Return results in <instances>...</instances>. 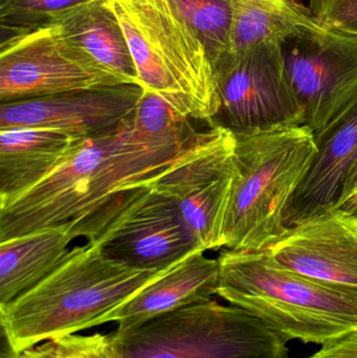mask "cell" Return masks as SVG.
<instances>
[{
    "label": "cell",
    "instance_id": "obj_10",
    "mask_svg": "<svg viewBox=\"0 0 357 358\" xmlns=\"http://www.w3.org/2000/svg\"><path fill=\"white\" fill-rule=\"evenodd\" d=\"M214 73L220 105L211 126L236 134L304 125L303 107L289 83L281 43L228 52L214 64Z\"/></svg>",
    "mask_w": 357,
    "mask_h": 358
},
{
    "label": "cell",
    "instance_id": "obj_17",
    "mask_svg": "<svg viewBox=\"0 0 357 358\" xmlns=\"http://www.w3.org/2000/svg\"><path fill=\"white\" fill-rule=\"evenodd\" d=\"M71 225L46 227L0 242V305L48 277L68 254Z\"/></svg>",
    "mask_w": 357,
    "mask_h": 358
},
{
    "label": "cell",
    "instance_id": "obj_12",
    "mask_svg": "<svg viewBox=\"0 0 357 358\" xmlns=\"http://www.w3.org/2000/svg\"><path fill=\"white\" fill-rule=\"evenodd\" d=\"M143 92L142 86L124 84L1 103L0 131L38 128L89 138L133 115Z\"/></svg>",
    "mask_w": 357,
    "mask_h": 358
},
{
    "label": "cell",
    "instance_id": "obj_7",
    "mask_svg": "<svg viewBox=\"0 0 357 358\" xmlns=\"http://www.w3.org/2000/svg\"><path fill=\"white\" fill-rule=\"evenodd\" d=\"M69 225L71 239L85 238L134 268L161 271L201 248L174 200L153 183L119 192Z\"/></svg>",
    "mask_w": 357,
    "mask_h": 358
},
{
    "label": "cell",
    "instance_id": "obj_2",
    "mask_svg": "<svg viewBox=\"0 0 357 358\" xmlns=\"http://www.w3.org/2000/svg\"><path fill=\"white\" fill-rule=\"evenodd\" d=\"M167 268H134L108 258L96 244L86 241L71 248L62 262L31 289L0 305V328L18 353L50 338L89 329L92 322Z\"/></svg>",
    "mask_w": 357,
    "mask_h": 358
},
{
    "label": "cell",
    "instance_id": "obj_21",
    "mask_svg": "<svg viewBox=\"0 0 357 358\" xmlns=\"http://www.w3.org/2000/svg\"><path fill=\"white\" fill-rule=\"evenodd\" d=\"M133 115V127L142 138L154 142L189 143L198 136L190 117L176 110L161 94L143 88Z\"/></svg>",
    "mask_w": 357,
    "mask_h": 358
},
{
    "label": "cell",
    "instance_id": "obj_13",
    "mask_svg": "<svg viewBox=\"0 0 357 358\" xmlns=\"http://www.w3.org/2000/svg\"><path fill=\"white\" fill-rule=\"evenodd\" d=\"M263 252L293 273L357 288V220L333 206L289 225Z\"/></svg>",
    "mask_w": 357,
    "mask_h": 358
},
{
    "label": "cell",
    "instance_id": "obj_1",
    "mask_svg": "<svg viewBox=\"0 0 357 358\" xmlns=\"http://www.w3.org/2000/svg\"><path fill=\"white\" fill-rule=\"evenodd\" d=\"M132 119L133 115L117 127L87 138L50 176L0 206V242L46 227L71 224L119 192L154 183L196 140H145L136 134Z\"/></svg>",
    "mask_w": 357,
    "mask_h": 358
},
{
    "label": "cell",
    "instance_id": "obj_18",
    "mask_svg": "<svg viewBox=\"0 0 357 358\" xmlns=\"http://www.w3.org/2000/svg\"><path fill=\"white\" fill-rule=\"evenodd\" d=\"M50 22L61 25L96 62L140 85L123 29L103 0L78 4Z\"/></svg>",
    "mask_w": 357,
    "mask_h": 358
},
{
    "label": "cell",
    "instance_id": "obj_23",
    "mask_svg": "<svg viewBox=\"0 0 357 358\" xmlns=\"http://www.w3.org/2000/svg\"><path fill=\"white\" fill-rule=\"evenodd\" d=\"M20 358H123L110 334H67L50 338L20 353Z\"/></svg>",
    "mask_w": 357,
    "mask_h": 358
},
{
    "label": "cell",
    "instance_id": "obj_25",
    "mask_svg": "<svg viewBox=\"0 0 357 358\" xmlns=\"http://www.w3.org/2000/svg\"><path fill=\"white\" fill-rule=\"evenodd\" d=\"M307 358H357V328L322 345Z\"/></svg>",
    "mask_w": 357,
    "mask_h": 358
},
{
    "label": "cell",
    "instance_id": "obj_6",
    "mask_svg": "<svg viewBox=\"0 0 357 358\" xmlns=\"http://www.w3.org/2000/svg\"><path fill=\"white\" fill-rule=\"evenodd\" d=\"M123 358H287L289 347L249 311L203 301L110 334Z\"/></svg>",
    "mask_w": 357,
    "mask_h": 358
},
{
    "label": "cell",
    "instance_id": "obj_8",
    "mask_svg": "<svg viewBox=\"0 0 357 358\" xmlns=\"http://www.w3.org/2000/svg\"><path fill=\"white\" fill-rule=\"evenodd\" d=\"M134 84L103 66L56 22L1 40L0 103Z\"/></svg>",
    "mask_w": 357,
    "mask_h": 358
},
{
    "label": "cell",
    "instance_id": "obj_27",
    "mask_svg": "<svg viewBox=\"0 0 357 358\" xmlns=\"http://www.w3.org/2000/svg\"><path fill=\"white\" fill-rule=\"evenodd\" d=\"M0 358H20V353L15 350L6 332L1 328H0Z\"/></svg>",
    "mask_w": 357,
    "mask_h": 358
},
{
    "label": "cell",
    "instance_id": "obj_16",
    "mask_svg": "<svg viewBox=\"0 0 357 358\" xmlns=\"http://www.w3.org/2000/svg\"><path fill=\"white\" fill-rule=\"evenodd\" d=\"M87 138L56 130L0 131V206L48 178L73 157Z\"/></svg>",
    "mask_w": 357,
    "mask_h": 358
},
{
    "label": "cell",
    "instance_id": "obj_19",
    "mask_svg": "<svg viewBox=\"0 0 357 358\" xmlns=\"http://www.w3.org/2000/svg\"><path fill=\"white\" fill-rule=\"evenodd\" d=\"M231 52L263 43H282L318 21L293 0H233Z\"/></svg>",
    "mask_w": 357,
    "mask_h": 358
},
{
    "label": "cell",
    "instance_id": "obj_5",
    "mask_svg": "<svg viewBox=\"0 0 357 358\" xmlns=\"http://www.w3.org/2000/svg\"><path fill=\"white\" fill-rule=\"evenodd\" d=\"M117 17L145 90L209 126L219 110L213 63L171 0H103Z\"/></svg>",
    "mask_w": 357,
    "mask_h": 358
},
{
    "label": "cell",
    "instance_id": "obj_26",
    "mask_svg": "<svg viewBox=\"0 0 357 358\" xmlns=\"http://www.w3.org/2000/svg\"><path fill=\"white\" fill-rule=\"evenodd\" d=\"M333 206L357 220V159L350 167L339 197Z\"/></svg>",
    "mask_w": 357,
    "mask_h": 358
},
{
    "label": "cell",
    "instance_id": "obj_4",
    "mask_svg": "<svg viewBox=\"0 0 357 358\" xmlns=\"http://www.w3.org/2000/svg\"><path fill=\"white\" fill-rule=\"evenodd\" d=\"M237 176L224 248L263 252L286 229L285 215L318 153L308 126L236 134Z\"/></svg>",
    "mask_w": 357,
    "mask_h": 358
},
{
    "label": "cell",
    "instance_id": "obj_9",
    "mask_svg": "<svg viewBox=\"0 0 357 358\" xmlns=\"http://www.w3.org/2000/svg\"><path fill=\"white\" fill-rule=\"evenodd\" d=\"M236 136L221 126L199 132L180 159L154 183L174 200L205 250H224L228 208L237 176Z\"/></svg>",
    "mask_w": 357,
    "mask_h": 358
},
{
    "label": "cell",
    "instance_id": "obj_3",
    "mask_svg": "<svg viewBox=\"0 0 357 358\" xmlns=\"http://www.w3.org/2000/svg\"><path fill=\"white\" fill-rule=\"evenodd\" d=\"M217 296L249 311L289 343L324 345L357 328V288L279 266L265 252L224 248Z\"/></svg>",
    "mask_w": 357,
    "mask_h": 358
},
{
    "label": "cell",
    "instance_id": "obj_20",
    "mask_svg": "<svg viewBox=\"0 0 357 358\" xmlns=\"http://www.w3.org/2000/svg\"><path fill=\"white\" fill-rule=\"evenodd\" d=\"M187 24L207 48L214 64L231 52L233 0H171Z\"/></svg>",
    "mask_w": 357,
    "mask_h": 358
},
{
    "label": "cell",
    "instance_id": "obj_11",
    "mask_svg": "<svg viewBox=\"0 0 357 358\" xmlns=\"http://www.w3.org/2000/svg\"><path fill=\"white\" fill-rule=\"evenodd\" d=\"M289 83L314 134L333 121L357 94V34L306 27L281 43Z\"/></svg>",
    "mask_w": 357,
    "mask_h": 358
},
{
    "label": "cell",
    "instance_id": "obj_24",
    "mask_svg": "<svg viewBox=\"0 0 357 358\" xmlns=\"http://www.w3.org/2000/svg\"><path fill=\"white\" fill-rule=\"evenodd\" d=\"M309 8L324 27L357 34V0H309Z\"/></svg>",
    "mask_w": 357,
    "mask_h": 358
},
{
    "label": "cell",
    "instance_id": "obj_15",
    "mask_svg": "<svg viewBox=\"0 0 357 358\" xmlns=\"http://www.w3.org/2000/svg\"><path fill=\"white\" fill-rule=\"evenodd\" d=\"M318 153L285 215L293 224L335 204L350 167L357 159V94L322 130L314 134Z\"/></svg>",
    "mask_w": 357,
    "mask_h": 358
},
{
    "label": "cell",
    "instance_id": "obj_22",
    "mask_svg": "<svg viewBox=\"0 0 357 358\" xmlns=\"http://www.w3.org/2000/svg\"><path fill=\"white\" fill-rule=\"evenodd\" d=\"M90 0H1V40L48 24L61 13Z\"/></svg>",
    "mask_w": 357,
    "mask_h": 358
},
{
    "label": "cell",
    "instance_id": "obj_14",
    "mask_svg": "<svg viewBox=\"0 0 357 358\" xmlns=\"http://www.w3.org/2000/svg\"><path fill=\"white\" fill-rule=\"evenodd\" d=\"M203 248L196 250L168 267L159 278L145 286L113 310L90 324L96 327L109 322L119 329L136 327L155 317L217 296L219 263L209 258Z\"/></svg>",
    "mask_w": 357,
    "mask_h": 358
}]
</instances>
